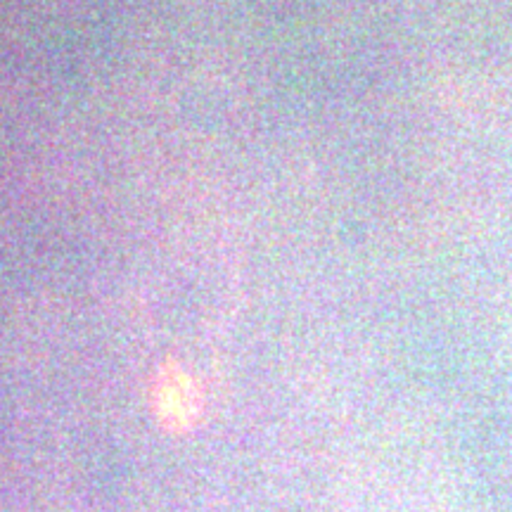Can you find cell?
Returning <instances> with one entry per match:
<instances>
[{"label": "cell", "instance_id": "1", "mask_svg": "<svg viewBox=\"0 0 512 512\" xmlns=\"http://www.w3.org/2000/svg\"><path fill=\"white\" fill-rule=\"evenodd\" d=\"M150 406L164 430L181 434L197 425L204 401L195 377L178 363H166L150 384Z\"/></svg>", "mask_w": 512, "mask_h": 512}]
</instances>
